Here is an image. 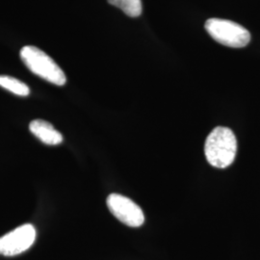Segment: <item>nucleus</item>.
Segmentation results:
<instances>
[{"instance_id":"nucleus-1","label":"nucleus","mask_w":260,"mask_h":260,"mask_svg":"<svg viewBox=\"0 0 260 260\" xmlns=\"http://www.w3.org/2000/svg\"><path fill=\"white\" fill-rule=\"evenodd\" d=\"M237 152V140L233 130L217 126L206 138L205 153L208 163L215 168L231 166Z\"/></svg>"},{"instance_id":"nucleus-4","label":"nucleus","mask_w":260,"mask_h":260,"mask_svg":"<svg viewBox=\"0 0 260 260\" xmlns=\"http://www.w3.org/2000/svg\"><path fill=\"white\" fill-rule=\"evenodd\" d=\"M107 206L120 222L131 228L141 226L145 222V215L139 205L128 198L113 193L107 198Z\"/></svg>"},{"instance_id":"nucleus-2","label":"nucleus","mask_w":260,"mask_h":260,"mask_svg":"<svg viewBox=\"0 0 260 260\" xmlns=\"http://www.w3.org/2000/svg\"><path fill=\"white\" fill-rule=\"evenodd\" d=\"M20 58L28 70L34 75L57 86L65 85L67 78L62 69L40 48L33 46L22 47Z\"/></svg>"},{"instance_id":"nucleus-8","label":"nucleus","mask_w":260,"mask_h":260,"mask_svg":"<svg viewBox=\"0 0 260 260\" xmlns=\"http://www.w3.org/2000/svg\"><path fill=\"white\" fill-rule=\"evenodd\" d=\"M109 4L121 9L125 15L131 18H137L142 14L141 0H107Z\"/></svg>"},{"instance_id":"nucleus-3","label":"nucleus","mask_w":260,"mask_h":260,"mask_svg":"<svg viewBox=\"0 0 260 260\" xmlns=\"http://www.w3.org/2000/svg\"><path fill=\"white\" fill-rule=\"evenodd\" d=\"M205 28L216 42L225 47L240 48L246 47L251 42L249 30L232 20L207 19Z\"/></svg>"},{"instance_id":"nucleus-6","label":"nucleus","mask_w":260,"mask_h":260,"mask_svg":"<svg viewBox=\"0 0 260 260\" xmlns=\"http://www.w3.org/2000/svg\"><path fill=\"white\" fill-rule=\"evenodd\" d=\"M29 129L38 139L48 146H56L63 142L62 134L51 123L44 120H35L29 124Z\"/></svg>"},{"instance_id":"nucleus-7","label":"nucleus","mask_w":260,"mask_h":260,"mask_svg":"<svg viewBox=\"0 0 260 260\" xmlns=\"http://www.w3.org/2000/svg\"><path fill=\"white\" fill-rule=\"evenodd\" d=\"M0 87L20 96H27L30 93V90L26 84L8 75H0Z\"/></svg>"},{"instance_id":"nucleus-5","label":"nucleus","mask_w":260,"mask_h":260,"mask_svg":"<svg viewBox=\"0 0 260 260\" xmlns=\"http://www.w3.org/2000/svg\"><path fill=\"white\" fill-rule=\"evenodd\" d=\"M35 239L36 230L32 224L20 225L0 238V254L5 256L18 255L27 251Z\"/></svg>"}]
</instances>
